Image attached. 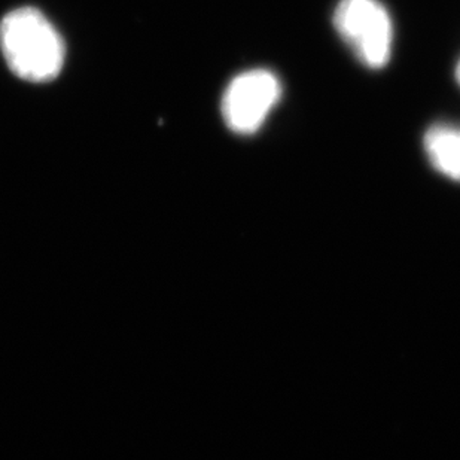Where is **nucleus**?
Wrapping results in <instances>:
<instances>
[{
  "instance_id": "f257e3e1",
  "label": "nucleus",
  "mask_w": 460,
  "mask_h": 460,
  "mask_svg": "<svg viewBox=\"0 0 460 460\" xmlns=\"http://www.w3.org/2000/svg\"><path fill=\"white\" fill-rule=\"evenodd\" d=\"M0 49L9 69L31 83L57 78L65 65V42L35 8H18L0 22Z\"/></svg>"
},
{
  "instance_id": "f03ea898",
  "label": "nucleus",
  "mask_w": 460,
  "mask_h": 460,
  "mask_svg": "<svg viewBox=\"0 0 460 460\" xmlns=\"http://www.w3.org/2000/svg\"><path fill=\"white\" fill-rule=\"evenodd\" d=\"M332 22L344 44L365 67L378 70L389 63L394 26L387 9L378 0H340Z\"/></svg>"
},
{
  "instance_id": "7ed1b4c3",
  "label": "nucleus",
  "mask_w": 460,
  "mask_h": 460,
  "mask_svg": "<svg viewBox=\"0 0 460 460\" xmlns=\"http://www.w3.org/2000/svg\"><path fill=\"white\" fill-rule=\"evenodd\" d=\"M280 79L265 69L237 75L222 97V117L235 135L251 136L260 130L282 97Z\"/></svg>"
},
{
  "instance_id": "20e7f679",
  "label": "nucleus",
  "mask_w": 460,
  "mask_h": 460,
  "mask_svg": "<svg viewBox=\"0 0 460 460\" xmlns=\"http://www.w3.org/2000/svg\"><path fill=\"white\" fill-rule=\"evenodd\" d=\"M423 145L434 169L460 182V127L435 124L426 131Z\"/></svg>"
},
{
  "instance_id": "39448f33",
  "label": "nucleus",
  "mask_w": 460,
  "mask_h": 460,
  "mask_svg": "<svg viewBox=\"0 0 460 460\" xmlns=\"http://www.w3.org/2000/svg\"><path fill=\"white\" fill-rule=\"evenodd\" d=\"M456 79H457V83H459V85H460V61H459V65H457V67H456Z\"/></svg>"
}]
</instances>
